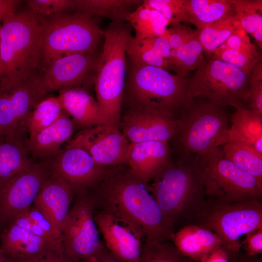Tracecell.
Listing matches in <instances>:
<instances>
[{"label":"cell","mask_w":262,"mask_h":262,"mask_svg":"<svg viewBox=\"0 0 262 262\" xmlns=\"http://www.w3.org/2000/svg\"><path fill=\"white\" fill-rule=\"evenodd\" d=\"M95 211L108 213L145 240L166 242L175 225L164 214L144 183L129 168L107 169L97 185L88 190Z\"/></svg>","instance_id":"1"},{"label":"cell","mask_w":262,"mask_h":262,"mask_svg":"<svg viewBox=\"0 0 262 262\" xmlns=\"http://www.w3.org/2000/svg\"><path fill=\"white\" fill-rule=\"evenodd\" d=\"M151 180L147 184L150 194L175 226L192 224L205 206L204 186L196 156L180 155L175 162L170 159Z\"/></svg>","instance_id":"2"},{"label":"cell","mask_w":262,"mask_h":262,"mask_svg":"<svg viewBox=\"0 0 262 262\" xmlns=\"http://www.w3.org/2000/svg\"><path fill=\"white\" fill-rule=\"evenodd\" d=\"M0 27V85L26 80L42 62L41 21L30 11L14 13Z\"/></svg>","instance_id":"3"},{"label":"cell","mask_w":262,"mask_h":262,"mask_svg":"<svg viewBox=\"0 0 262 262\" xmlns=\"http://www.w3.org/2000/svg\"><path fill=\"white\" fill-rule=\"evenodd\" d=\"M172 139L180 155L198 156L228 142L229 119L223 107L207 100H187Z\"/></svg>","instance_id":"4"},{"label":"cell","mask_w":262,"mask_h":262,"mask_svg":"<svg viewBox=\"0 0 262 262\" xmlns=\"http://www.w3.org/2000/svg\"><path fill=\"white\" fill-rule=\"evenodd\" d=\"M119 24L115 23L104 31V42L94 69L96 100L109 123L117 127L121 120L126 49L132 36Z\"/></svg>","instance_id":"5"},{"label":"cell","mask_w":262,"mask_h":262,"mask_svg":"<svg viewBox=\"0 0 262 262\" xmlns=\"http://www.w3.org/2000/svg\"><path fill=\"white\" fill-rule=\"evenodd\" d=\"M42 61L46 66L62 56L94 52L103 31L91 16L78 12L41 20Z\"/></svg>","instance_id":"6"},{"label":"cell","mask_w":262,"mask_h":262,"mask_svg":"<svg viewBox=\"0 0 262 262\" xmlns=\"http://www.w3.org/2000/svg\"><path fill=\"white\" fill-rule=\"evenodd\" d=\"M250 76L232 65L208 57L188 80L187 100L202 99L223 107H246Z\"/></svg>","instance_id":"7"},{"label":"cell","mask_w":262,"mask_h":262,"mask_svg":"<svg viewBox=\"0 0 262 262\" xmlns=\"http://www.w3.org/2000/svg\"><path fill=\"white\" fill-rule=\"evenodd\" d=\"M196 159L206 198L225 203L262 200V182L226 159L219 147Z\"/></svg>","instance_id":"8"},{"label":"cell","mask_w":262,"mask_h":262,"mask_svg":"<svg viewBox=\"0 0 262 262\" xmlns=\"http://www.w3.org/2000/svg\"><path fill=\"white\" fill-rule=\"evenodd\" d=\"M192 224L211 230L229 250L238 251L241 236L262 228V200L225 203L206 198L204 208Z\"/></svg>","instance_id":"9"},{"label":"cell","mask_w":262,"mask_h":262,"mask_svg":"<svg viewBox=\"0 0 262 262\" xmlns=\"http://www.w3.org/2000/svg\"><path fill=\"white\" fill-rule=\"evenodd\" d=\"M188 80L162 68L133 66L129 90L134 105L180 111L187 101Z\"/></svg>","instance_id":"10"},{"label":"cell","mask_w":262,"mask_h":262,"mask_svg":"<svg viewBox=\"0 0 262 262\" xmlns=\"http://www.w3.org/2000/svg\"><path fill=\"white\" fill-rule=\"evenodd\" d=\"M62 231L65 256L71 262H95L107 250L100 241L88 191L77 194Z\"/></svg>","instance_id":"11"},{"label":"cell","mask_w":262,"mask_h":262,"mask_svg":"<svg viewBox=\"0 0 262 262\" xmlns=\"http://www.w3.org/2000/svg\"><path fill=\"white\" fill-rule=\"evenodd\" d=\"M48 93L41 76L33 75L16 83L0 85V129L3 136L22 139L27 131L29 115Z\"/></svg>","instance_id":"12"},{"label":"cell","mask_w":262,"mask_h":262,"mask_svg":"<svg viewBox=\"0 0 262 262\" xmlns=\"http://www.w3.org/2000/svg\"><path fill=\"white\" fill-rule=\"evenodd\" d=\"M50 174L44 161L32 160L24 168L0 182L1 232L17 214L33 205Z\"/></svg>","instance_id":"13"},{"label":"cell","mask_w":262,"mask_h":262,"mask_svg":"<svg viewBox=\"0 0 262 262\" xmlns=\"http://www.w3.org/2000/svg\"><path fill=\"white\" fill-rule=\"evenodd\" d=\"M44 161L52 174L62 179L75 196L89 190L104 177L107 168L83 149L66 145L56 155Z\"/></svg>","instance_id":"14"},{"label":"cell","mask_w":262,"mask_h":262,"mask_svg":"<svg viewBox=\"0 0 262 262\" xmlns=\"http://www.w3.org/2000/svg\"><path fill=\"white\" fill-rule=\"evenodd\" d=\"M178 118L173 112L134 105L122 117V133L130 143L146 141L168 142L174 137Z\"/></svg>","instance_id":"15"},{"label":"cell","mask_w":262,"mask_h":262,"mask_svg":"<svg viewBox=\"0 0 262 262\" xmlns=\"http://www.w3.org/2000/svg\"><path fill=\"white\" fill-rule=\"evenodd\" d=\"M130 144L117 127L103 124L83 129L67 145L83 149L106 166L127 164Z\"/></svg>","instance_id":"16"},{"label":"cell","mask_w":262,"mask_h":262,"mask_svg":"<svg viewBox=\"0 0 262 262\" xmlns=\"http://www.w3.org/2000/svg\"><path fill=\"white\" fill-rule=\"evenodd\" d=\"M0 252L15 262L64 254L62 246L11 221L0 234Z\"/></svg>","instance_id":"17"},{"label":"cell","mask_w":262,"mask_h":262,"mask_svg":"<svg viewBox=\"0 0 262 262\" xmlns=\"http://www.w3.org/2000/svg\"><path fill=\"white\" fill-rule=\"evenodd\" d=\"M92 53L69 54L59 58L46 66L42 82L49 92L78 86L89 77L97 58Z\"/></svg>","instance_id":"18"},{"label":"cell","mask_w":262,"mask_h":262,"mask_svg":"<svg viewBox=\"0 0 262 262\" xmlns=\"http://www.w3.org/2000/svg\"><path fill=\"white\" fill-rule=\"evenodd\" d=\"M94 220L102 234L105 246L121 262H137L140 258L141 239L126 225L111 215L95 212Z\"/></svg>","instance_id":"19"},{"label":"cell","mask_w":262,"mask_h":262,"mask_svg":"<svg viewBox=\"0 0 262 262\" xmlns=\"http://www.w3.org/2000/svg\"><path fill=\"white\" fill-rule=\"evenodd\" d=\"M167 37L171 49V70L186 78L204 59L198 31L180 23L167 28Z\"/></svg>","instance_id":"20"},{"label":"cell","mask_w":262,"mask_h":262,"mask_svg":"<svg viewBox=\"0 0 262 262\" xmlns=\"http://www.w3.org/2000/svg\"><path fill=\"white\" fill-rule=\"evenodd\" d=\"M74 196L69 185L51 173L43 184L33 205L47 217L62 235V229Z\"/></svg>","instance_id":"21"},{"label":"cell","mask_w":262,"mask_h":262,"mask_svg":"<svg viewBox=\"0 0 262 262\" xmlns=\"http://www.w3.org/2000/svg\"><path fill=\"white\" fill-rule=\"evenodd\" d=\"M170 159L168 142L146 141L130 143L127 164L136 177L148 184Z\"/></svg>","instance_id":"22"},{"label":"cell","mask_w":262,"mask_h":262,"mask_svg":"<svg viewBox=\"0 0 262 262\" xmlns=\"http://www.w3.org/2000/svg\"><path fill=\"white\" fill-rule=\"evenodd\" d=\"M58 97L74 124L85 129L110 124L97 100L84 89L78 86L64 88L59 91Z\"/></svg>","instance_id":"23"},{"label":"cell","mask_w":262,"mask_h":262,"mask_svg":"<svg viewBox=\"0 0 262 262\" xmlns=\"http://www.w3.org/2000/svg\"><path fill=\"white\" fill-rule=\"evenodd\" d=\"M74 128L71 118L64 110L53 124L25 141L28 153L35 157L54 156L61 151V146L70 139Z\"/></svg>","instance_id":"24"},{"label":"cell","mask_w":262,"mask_h":262,"mask_svg":"<svg viewBox=\"0 0 262 262\" xmlns=\"http://www.w3.org/2000/svg\"><path fill=\"white\" fill-rule=\"evenodd\" d=\"M171 240L180 252L197 262H201L223 245L214 233L193 224L183 226L174 233Z\"/></svg>","instance_id":"25"},{"label":"cell","mask_w":262,"mask_h":262,"mask_svg":"<svg viewBox=\"0 0 262 262\" xmlns=\"http://www.w3.org/2000/svg\"><path fill=\"white\" fill-rule=\"evenodd\" d=\"M171 52L165 32L162 35L142 40L131 36L126 49L133 66H152L168 71L171 70Z\"/></svg>","instance_id":"26"},{"label":"cell","mask_w":262,"mask_h":262,"mask_svg":"<svg viewBox=\"0 0 262 262\" xmlns=\"http://www.w3.org/2000/svg\"><path fill=\"white\" fill-rule=\"evenodd\" d=\"M184 4L187 22L198 31L235 14L232 0H184Z\"/></svg>","instance_id":"27"},{"label":"cell","mask_w":262,"mask_h":262,"mask_svg":"<svg viewBox=\"0 0 262 262\" xmlns=\"http://www.w3.org/2000/svg\"><path fill=\"white\" fill-rule=\"evenodd\" d=\"M235 108L236 111L231 117L228 142H237L250 147L258 138L262 137V115L244 106Z\"/></svg>","instance_id":"28"},{"label":"cell","mask_w":262,"mask_h":262,"mask_svg":"<svg viewBox=\"0 0 262 262\" xmlns=\"http://www.w3.org/2000/svg\"><path fill=\"white\" fill-rule=\"evenodd\" d=\"M76 9L91 16H99L115 23L127 20L131 8L141 3L136 0H75Z\"/></svg>","instance_id":"29"},{"label":"cell","mask_w":262,"mask_h":262,"mask_svg":"<svg viewBox=\"0 0 262 262\" xmlns=\"http://www.w3.org/2000/svg\"><path fill=\"white\" fill-rule=\"evenodd\" d=\"M127 20L133 27L136 40L163 35L169 25L167 20L157 11L141 4L132 11Z\"/></svg>","instance_id":"30"},{"label":"cell","mask_w":262,"mask_h":262,"mask_svg":"<svg viewBox=\"0 0 262 262\" xmlns=\"http://www.w3.org/2000/svg\"><path fill=\"white\" fill-rule=\"evenodd\" d=\"M0 140V182L18 172L32 161L22 139Z\"/></svg>","instance_id":"31"},{"label":"cell","mask_w":262,"mask_h":262,"mask_svg":"<svg viewBox=\"0 0 262 262\" xmlns=\"http://www.w3.org/2000/svg\"><path fill=\"white\" fill-rule=\"evenodd\" d=\"M234 11L240 26L253 37L262 49V0H232Z\"/></svg>","instance_id":"32"},{"label":"cell","mask_w":262,"mask_h":262,"mask_svg":"<svg viewBox=\"0 0 262 262\" xmlns=\"http://www.w3.org/2000/svg\"><path fill=\"white\" fill-rule=\"evenodd\" d=\"M226 159L262 182V156L247 145L234 141L224 144Z\"/></svg>","instance_id":"33"},{"label":"cell","mask_w":262,"mask_h":262,"mask_svg":"<svg viewBox=\"0 0 262 262\" xmlns=\"http://www.w3.org/2000/svg\"><path fill=\"white\" fill-rule=\"evenodd\" d=\"M64 110L58 97H46L39 102L29 115L27 129L32 137L55 122Z\"/></svg>","instance_id":"34"},{"label":"cell","mask_w":262,"mask_h":262,"mask_svg":"<svg viewBox=\"0 0 262 262\" xmlns=\"http://www.w3.org/2000/svg\"><path fill=\"white\" fill-rule=\"evenodd\" d=\"M240 26L234 14L198 31L200 42L207 56L224 43Z\"/></svg>","instance_id":"35"},{"label":"cell","mask_w":262,"mask_h":262,"mask_svg":"<svg viewBox=\"0 0 262 262\" xmlns=\"http://www.w3.org/2000/svg\"><path fill=\"white\" fill-rule=\"evenodd\" d=\"M137 262H197L180 252L166 242L145 240Z\"/></svg>","instance_id":"36"},{"label":"cell","mask_w":262,"mask_h":262,"mask_svg":"<svg viewBox=\"0 0 262 262\" xmlns=\"http://www.w3.org/2000/svg\"><path fill=\"white\" fill-rule=\"evenodd\" d=\"M207 57L232 65L246 74H251L255 65L262 60V55L259 51L252 52L245 50L228 49L222 45Z\"/></svg>","instance_id":"37"},{"label":"cell","mask_w":262,"mask_h":262,"mask_svg":"<svg viewBox=\"0 0 262 262\" xmlns=\"http://www.w3.org/2000/svg\"><path fill=\"white\" fill-rule=\"evenodd\" d=\"M142 4L161 13L169 25L187 22L184 0H145Z\"/></svg>","instance_id":"38"},{"label":"cell","mask_w":262,"mask_h":262,"mask_svg":"<svg viewBox=\"0 0 262 262\" xmlns=\"http://www.w3.org/2000/svg\"><path fill=\"white\" fill-rule=\"evenodd\" d=\"M29 11L40 20L76 9L75 0H29Z\"/></svg>","instance_id":"39"},{"label":"cell","mask_w":262,"mask_h":262,"mask_svg":"<svg viewBox=\"0 0 262 262\" xmlns=\"http://www.w3.org/2000/svg\"><path fill=\"white\" fill-rule=\"evenodd\" d=\"M262 115V60H260L251 71L248 97L245 107Z\"/></svg>","instance_id":"40"},{"label":"cell","mask_w":262,"mask_h":262,"mask_svg":"<svg viewBox=\"0 0 262 262\" xmlns=\"http://www.w3.org/2000/svg\"><path fill=\"white\" fill-rule=\"evenodd\" d=\"M22 211L32 221L45 232L51 242L62 245V235L39 210L32 205Z\"/></svg>","instance_id":"41"},{"label":"cell","mask_w":262,"mask_h":262,"mask_svg":"<svg viewBox=\"0 0 262 262\" xmlns=\"http://www.w3.org/2000/svg\"><path fill=\"white\" fill-rule=\"evenodd\" d=\"M221 45L228 49L245 50L252 52L259 51L257 46L251 43L248 34L240 26Z\"/></svg>","instance_id":"42"},{"label":"cell","mask_w":262,"mask_h":262,"mask_svg":"<svg viewBox=\"0 0 262 262\" xmlns=\"http://www.w3.org/2000/svg\"><path fill=\"white\" fill-rule=\"evenodd\" d=\"M241 248L245 253L251 255L262 253V228L246 235L241 243Z\"/></svg>","instance_id":"43"},{"label":"cell","mask_w":262,"mask_h":262,"mask_svg":"<svg viewBox=\"0 0 262 262\" xmlns=\"http://www.w3.org/2000/svg\"><path fill=\"white\" fill-rule=\"evenodd\" d=\"M230 251L222 246L214 249L200 262H229Z\"/></svg>","instance_id":"44"},{"label":"cell","mask_w":262,"mask_h":262,"mask_svg":"<svg viewBox=\"0 0 262 262\" xmlns=\"http://www.w3.org/2000/svg\"><path fill=\"white\" fill-rule=\"evenodd\" d=\"M229 262H262V259L258 255H249L240 250L230 251Z\"/></svg>","instance_id":"45"},{"label":"cell","mask_w":262,"mask_h":262,"mask_svg":"<svg viewBox=\"0 0 262 262\" xmlns=\"http://www.w3.org/2000/svg\"><path fill=\"white\" fill-rule=\"evenodd\" d=\"M20 2L17 0H0V21L15 13L16 9Z\"/></svg>","instance_id":"46"},{"label":"cell","mask_w":262,"mask_h":262,"mask_svg":"<svg viewBox=\"0 0 262 262\" xmlns=\"http://www.w3.org/2000/svg\"><path fill=\"white\" fill-rule=\"evenodd\" d=\"M20 262H71L64 254H54L49 256Z\"/></svg>","instance_id":"47"},{"label":"cell","mask_w":262,"mask_h":262,"mask_svg":"<svg viewBox=\"0 0 262 262\" xmlns=\"http://www.w3.org/2000/svg\"><path fill=\"white\" fill-rule=\"evenodd\" d=\"M95 262H121L114 256L107 249Z\"/></svg>","instance_id":"48"},{"label":"cell","mask_w":262,"mask_h":262,"mask_svg":"<svg viewBox=\"0 0 262 262\" xmlns=\"http://www.w3.org/2000/svg\"><path fill=\"white\" fill-rule=\"evenodd\" d=\"M0 262H15L0 252Z\"/></svg>","instance_id":"49"},{"label":"cell","mask_w":262,"mask_h":262,"mask_svg":"<svg viewBox=\"0 0 262 262\" xmlns=\"http://www.w3.org/2000/svg\"><path fill=\"white\" fill-rule=\"evenodd\" d=\"M0 27H1V25H0Z\"/></svg>","instance_id":"50"},{"label":"cell","mask_w":262,"mask_h":262,"mask_svg":"<svg viewBox=\"0 0 262 262\" xmlns=\"http://www.w3.org/2000/svg\"><path fill=\"white\" fill-rule=\"evenodd\" d=\"M0 233H1V230H0Z\"/></svg>","instance_id":"51"}]
</instances>
